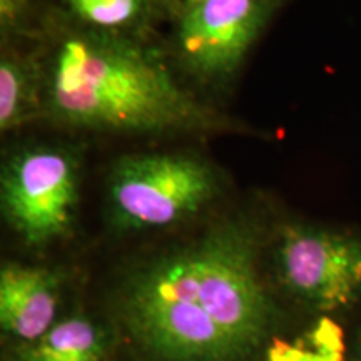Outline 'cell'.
I'll list each match as a JSON object with an SVG mask.
<instances>
[{"label": "cell", "instance_id": "obj_5", "mask_svg": "<svg viewBox=\"0 0 361 361\" xmlns=\"http://www.w3.org/2000/svg\"><path fill=\"white\" fill-rule=\"evenodd\" d=\"M279 283L323 313L361 303V234L305 221L281 224L274 246Z\"/></svg>", "mask_w": 361, "mask_h": 361}, {"label": "cell", "instance_id": "obj_2", "mask_svg": "<svg viewBox=\"0 0 361 361\" xmlns=\"http://www.w3.org/2000/svg\"><path fill=\"white\" fill-rule=\"evenodd\" d=\"M44 119L128 135H211L246 126L186 87L142 34L56 25L42 39Z\"/></svg>", "mask_w": 361, "mask_h": 361}, {"label": "cell", "instance_id": "obj_15", "mask_svg": "<svg viewBox=\"0 0 361 361\" xmlns=\"http://www.w3.org/2000/svg\"><path fill=\"white\" fill-rule=\"evenodd\" d=\"M196 2H200V0H184V7L192 6V4H196Z\"/></svg>", "mask_w": 361, "mask_h": 361}, {"label": "cell", "instance_id": "obj_7", "mask_svg": "<svg viewBox=\"0 0 361 361\" xmlns=\"http://www.w3.org/2000/svg\"><path fill=\"white\" fill-rule=\"evenodd\" d=\"M59 279L42 268L4 264L0 271V324L4 331L32 343L56 324Z\"/></svg>", "mask_w": 361, "mask_h": 361}, {"label": "cell", "instance_id": "obj_10", "mask_svg": "<svg viewBox=\"0 0 361 361\" xmlns=\"http://www.w3.org/2000/svg\"><path fill=\"white\" fill-rule=\"evenodd\" d=\"M79 25L106 32L142 34L157 8L151 0H64Z\"/></svg>", "mask_w": 361, "mask_h": 361}, {"label": "cell", "instance_id": "obj_11", "mask_svg": "<svg viewBox=\"0 0 361 361\" xmlns=\"http://www.w3.org/2000/svg\"><path fill=\"white\" fill-rule=\"evenodd\" d=\"M340 360V343L335 335L318 333L308 343L281 345L271 350L266 361H338Z\"/></svg>", "mask_w": 361, "mask_h": 361}, {"label": "cell", "instance_id": "obj_9", "mask_svg": "<svg viewBox=\"0 0 361 361\" xmlns=\"http://www.w3.org/2000/svg\"><path fill=\"white\" fill-rule=\"evenodd\" d=\"M104 335L87 318L72 316L57 322L40 336L27 343L19 361H102Z\"/></svg>", "mask_w": 361, "mask_h": 361}, {"label": "cell", "instance_id": "obj_1", "mask_svg": "<svg viewBox=\"0 0 361 361\" xmlns=\"http://www.w3.org/2000/svg\"><path fill=\"white\" fill-rule=\"evenodd\" d=\"M259 228L221 221L130 274L119 313L133 340L164 361H243L278 322L258 269Z\"/></svg>", "mask_w": 361, "mask_h": 361}, {"label": "cell", "instance_id": "obj_13", "mask_svg": "<svg viewBox=\"0 0 361 361\" xmlns=\"http://www.w3.org/2000/svg\"><path fill=\"white\" fill-rule=\"evenodd\" d=\"M162 16H168L169 19L178 20L184 11V0H151Z\"/></svg>", "mask_w": 361, "mask_h": 361}, {"label": "cell", "instance_id": "obj_8", "mask_svg": "<svg viewBox=\"0 0 361 361\" xmlns=\"http://www.w3.org/2000/svg\"><path fill=\"white\" fill-rule=\"evenodd\" d=\"M45 67L42 49L4 45L0 59V130L11 133L44 119Z\"/></svg>", "mask_w": 361, "mask_h": 361}, {"label": "cell", "instance_id": "obj_3", "mask_svg": "<svg viewBox=\"0 0 361 361\" xmlns=\"http://www.w3.org/2000/svg\"><path fill=\"white\" fill-rule=\"evenodd\" d=\"M223 192V176L196 152L121 157L107 180V214L117 231L161 229L186 221Z\"/></svg>", "mask_w": 361, "mask_h": 361}, {"label": "cell", "instance_id": "obj_4", "mask_svg": "<svg viewBox=\"0 0 361 361\" xmlns=\"http://www.w3.org/2000/svg\"><path fill=\"white\" fill-rule=\"evenodd\" d=\"M80 159L62 144H32L8 156L0 176V206L29 246L62 238L79 206Z\"/></svg>", "mask_w": 361, "mask_h": 361}, {"label": "cell", "instance_id": "obj_14", "mask_svg": "<svg viewBox=\"0 0 361 361\" xmlns=\"http://www.w3.org/2000/svg\"><path fill=\"white\" fill-rule=\"evenodd\" d=\"M353 361H361V329H360V335H358V340H356V345H355V353H353Z\"/></svg>", "mask_w": 361, "mask_h": 361}, {"label": "cell", "instance_id": "obj_6", "mask_svg": "<svg viewBox=\"0 0 361 361\" xmlns=\"http://www.w3.org/2000/svg\"><path fill=\"white\" fill-rule=\"evenodd\" d=\"M290 0H200L178 19V67L202 85L233 80L247 54Z\"/></svg>", "mask_w": 361, "mask_h": 361}, {"label": "cell", "instance_id": "obj_12", "mask_svg": "<svg viewBox=\"0 0 361 361\" xmlns=\"http://www.w3.org/2000/svg\"><path fill=\"white\" fill-rule=\"evenodd\" d=\"M34 0H0V37L11 45L32 29Z\"/></svg>", "mask_w": 361, "mask_h": 361}]
</instances>
